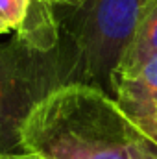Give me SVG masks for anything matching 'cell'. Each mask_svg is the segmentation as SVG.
Returning <instances> with one entry per match:
<instances>
[{
	"instance_id": "1",
	"label": "cell",
	"mask_w": 157,
	"mask_h": 159,
	"mask_svg": "<svg viewBox=\"0 0 157 159\" xmlns=\"http://www.w3.org/2000/svg\"><path fill=\"white\" fill-rule=\"evenodd\" d=\"M22 148L39 159H157V144L105 89L67 83L22 128Z\"/></svg>"
},
{
	"instance_id": "2",
	"label": "cell",
	"mask_w": 157,
	"mask_h": 159,
	"mask_svg": "<svg viewBox=\"0 0 157 159\" xmlns=\"http://www.w3.org/2000/svg\"><path fill=\"white\" fill-rule=\"evenodd\" d=\"M76 81V59L61 44L41 50L17 34L0 43V156L26 154L22 128L50 93Z\"/></svg>"
},
{
	"instance_id": "3",
	"label": "cell",
	"mask_w": 157,
	"mask_h": 159,
	"mask_svg": "<svg viewBox=\"0 0 157 159\" xmlns=\"http://www.w3.org/2000/svg\"><path fill=\"white\" fill-rule=\"evenodd\" d=\"M148 0H81L67 20L76 81L111 87L118 61Z\"/></svg>"
},
{
	"instance_id": "4",
	"label": "cell",
	"mask_w": 157,
	"mask_h": 159,
	"mask_svg": "<svg viewBox=\"0 0 157 159\" xmlns=\"http://www.w3.org/2000/svg\"><path fill=\"white\" fill-rule=\"evenodd\" d=\"M154 57H157V0H148L118 61L111 87L118 80L129 78L139 72Z\"/></svg>"
},
{
	"instance_id": "5",
	"label": "cell",
	"mask_w": 157,
	"mask_h": 159,
	"mask_svg": "<svg viewBox=\"0 0 157 159\" xmlns=\"http://www.w3.org/2000/svg\"><path fill=\"white\" fill-rule=\"evenodd\" d=\"M118 106L133 120L157 111V57L150 59L139 72L113 85Z\"/></svg>"
},
{
	"instance_id": "6",
	"label": "cell",
	"mask_w": 157,
	"mask_h": 159,
	"mask_svg": "<svg viewBox=\"0 0 157 159\" xmlns=\"http://www.w3.org/2000/svg\"><path fill=\"white\" fill-rule=\"evenodd\" d=\"M35 0H0V19L9 30H20L30 17Z\"/></svg>"
},
{
	"instance_id": "7",
	"label": "cell",
	"mask_w": 157,
	"mask_h": 159,
	"mask_svg": "<svg viewBox=\"0 0 157 159\" xmlns=\"http://www.w3.org/2000/svg\"><path fill=\"white\" fill-rule=\"evenodd\" d=\"M154 143L157 144V111H154V113H150V115H146V117H141V119L133 120Z\"/></svg>"
},
{
	"instance_id": "8",
	"label": "cell",
	"mask_w": 157,
	"mask_h": 159,
	"mask_svg": "<svg viewBox=\"0 0 157 159\" xmlns=\"http://www.w3.org/2000/svg\"><path fill=\"white\" fill-rule=\"evenodd\" d=\"M43 2H46V4H50V6H63V7H78L79 2L81 0H43Z\"/></svg>"
},
{
	"instance_id": "9",
	"label": "cell",
	"mask_w": 157,
	"mask_h": 159,
	"mask_svg": "<svg viewBox=\"0 0 157 159\" xmlns=\"http://www.w3.org/2000/svg\"><path fill=\"white\" fill-rule=\"evenodd\" d=\"M2 159H39L37 156H32V154H20V156H6Z\"/></svg>"
},
{
	"instance_id": "10",
	"label": "cell",
	"mask_w": 157,
	"mask_h": 159,
	"mask_svg": "<svg viewBox=\"0 0 157 159\" xmlns=\"http://www.w3.org/2000/svg\"><path fill=\"white\" fill-rule=\"evenodd\" d=\"M7 32H9V28H7V24H6V22H4L2 19H0V35H2V34H7Z\"/></svg>"
},
{
	"instance_id": "11",
	"label": "cell",
	"mask_w": 157,
	"mask_h": 159,
	"mask_svg": "<svg viewBox=\"0 0 157 159\" xmlns=\"http://www.w3.org/2000/svg\"><path fill=\"white\" fill-rule=\"evenodd\" d=\"M0 159H2V156H0Z\"/></svg>"
}]
</instances>
